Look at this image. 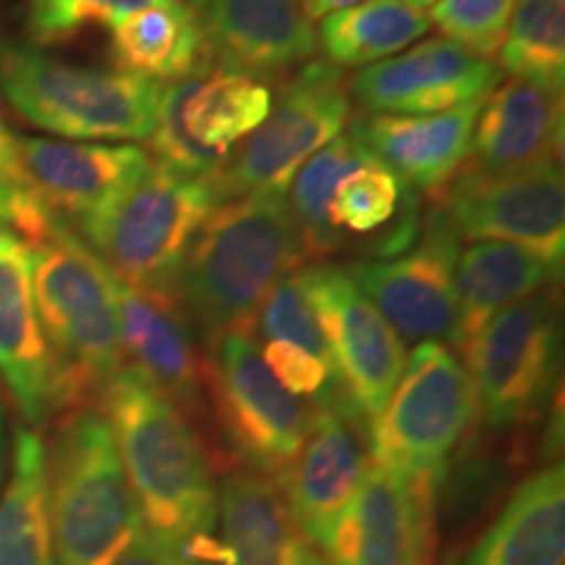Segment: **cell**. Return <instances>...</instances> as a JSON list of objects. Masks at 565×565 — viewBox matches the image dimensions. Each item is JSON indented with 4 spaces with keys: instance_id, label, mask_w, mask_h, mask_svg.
<instances>
[{
    "instance_id": "e0dca14e",
    "label": "cell",
    "mask_w": 565,
    "mask_h": 565,
    "mask_svg": "<svg viewBox=\"0 0 565 565\" xmlns=\"http://www.w3.org/2000/svg\"><path fill=\"white\" fill-rule=\"evenodd\" d=\"M0 380L26 424L58 412L53 356L38 317L30 246L0 228Z\"/></svg>"
},
{
    "instance_id": "4316f807",
    "label": "cell",
    "mask_w": 565,
    "mask_h": 565,
    "mask_svg": "<svg viewBox=\"0 0 565 565\" xmlns=\"http://www.w3.org/2000/svg\"><path fill=\"white\" fill-rule=\"evenodd\" d=\"M0 565H53L47 448L26 424L17 429L11 475L0 490Z\"/></svg>"
},
{
    "instance_id": "52a82bcc",
    "label": "cell",
    "mask_w": 565,
    "mask_h": 565,
    "mask_svg": "<svg viewBox=\"0 0 565 565\" xmlns=\"http://www.w3.org/2000/svg\"><path fill=\"white\" fill-rule=\"evenodd\" d=\"M469 372L448 345L422 341L383 412L370 422L372 463L440 490L448 458L477 416Z\"/></svg>"
},
{
    "instance_id": "8d00e7d4",
    "label": "cell",
    "mask_w": 565,
    "mask_h": 565,
    "mask_svg": "<svg viewBox=\"0 0 565 565\" xmlns=\"http://www.w3.org/2000/svg\"><path fill=\"white\" fill-rule=\"evenodd\" d=\"M113 565H207L196 547L145 532Z\"/></svg>"
},
{
    "instance_id": "ffe728a7",
    "label": "cell",
    "mask_w": 565,
    "mask_h": 565,
    "mask_svg": "<svg viewBox=\"0 0 565 565\" xmlns=\"http://www.w3.org/2000/svg\"><path fill=\"white\" fill-rule=\"evenodd\" d=\"M484 103L429 116L359 113L351 137L398 175L406 186L435 196L471 154V134Z\"/></svg>"
},
{
    "instance_id": "1f68e13d",
    "label": "cell",
    "mask_w": 565,
    "mask_h": 565,
    "mask_svg": "<svg viewBox=\"0 0 565 565\" xmlns=\"http://www.w3.org/2000/svg\"><path fill=\"white\" fill-rule=\"evenodd\" d=\"M412 192V186H406L391 168L372 154L362 168L338 183L333 202H330V221L341 233L349 231L366 236V233L385 228Z\"/></svg>"
},
{
    "instance_id": "d6a6232c",
    "label": "cell",
    "mask_w": 565,
    "mask_h": 565,
    "mask_svg": "<svg viewBox=\"0 0 565 565\" xmlns=\"http://www.w3.org/2000/svg\"><path fill=\"white\" fill-rule=\"evenodd\" d=\"M257 322L270 341L291 343L296 349L315 353L330 370L328 341H324L320 320H317L312 301H309L301 270L288 273L286 278L275 282L273 291L265 296L263 315L257 317ZM330 377H333V370H330Z\"/></svg>"
},
{
    "instance_id": "74e56055",
    "label": "cell",
    "mask_w": 565,
    "mask_h": 565,
    "mask_svg": "<svg viewBox=\"0 0 565 565\" xmlns=\"http://www.w3.org/2000/svg\"><path fill=\"white\" fill-rule=\"evenodd\" d=\"M24 186L19 171V152H17V137L6 124L3 108H0V212L6 204L13 200V194Z\"/></svg>"
},
{
    "instance_id": "e575fe53",
    "label": "cell",
    "mask_w": 565,
    "mask_h": 565,
    "mask_svg": "<svg viewBox=\"0 0 565 565\" xmlns=\"http://www.w3.org/2000/svg\"><path fill=\"white\" fill-rule=\"evenodd\" d=\"M513 6L515 0H437L429 21L440 26L445 40L490 61L503 45Z\"/></svg>"
},
{
    "instance_id": "8fae6325",
    "label": "cell",
    "mask_w": 565,
    "mask_h": 565,
    "mask_svg": "<svg viewBox=\"0 0 565 565\" xmlns=\"http://www.w3.org/2000/svg\"><path fill=\"white\" fill-rule=\"evenodd\" d=\"M301 273L330 349L333 391L328 406L370 427L404 374L406 343L343 267L315 265Z\"/></svg>"
},
{
    "instance_id": "30bf717a",
    "label": "cell",
    "mask_w": 565,
    "mask_h": 565,
    "mask_svg": "<svg viewBox=\"0 0 565 565\" xmlns=\"http://www.w3.org/2000/svg\"><path fill=\"white\" fill-rule=\"evenodd\" d=\"M351 100L343 71L312 61L280 89L252 137L212 175L217 200L246 194H286L303 160L341 134Z\"/></svg>"
},
{
    "instance_id": "9c48e42d",
    "label": "cell",
    "mask_w": 565,
    "mask_h": 565,
    "mask_svg": "<svg viewBox=\"0 0 565 565\" xmlns=\"http://www.w3.org/2000/svg\"><path fill=\"white\" fill-rule=\"evenodd\" d=\"M202 380L225 440L252 471L280 482L312 435L317 404L282 387L249 333L210 341Z\"/></svg>"
},
{
    "instance_id": "7c38bea8",
    "label": "cell",
    "mask_w": 565,
    "mask_h": 565,
    "mask_svg": "<svg viewBox=\"0 0 565 565\" xmlns=\"http://www.w3.org/2000/svg\"><path fill=\"white\" fill-rule=\"evenodd\" d=\"M433 200L461 242L515 244L563 265L565 186L557 162L515 173L463 166Z\"/></svg>"
},
{
    "instance_id": "44dd1931",
    "label": "cell",
    "mask_w": 565,
    "mask_h": 565,
    "mask_svg": "<svg viewBox=\"0 0 565 565\" xmlns=\"http://www.w3.org/2000/svg\"><path fill=\"white\" fill-rule=\"evenodd\" d=\"M207 34L221 68L259 79L309 61L317 51L303 0H207Z\"/></svg>"
},
{
    "instance_id": "6da1fadb",
    "label": "cell",
    "mask_w": 565,
    "mask_h": 565,
    "mask_svg": "<svg viewBox=\"0 0 565 565\" xmlns=\"http://www.w3.org/2000/svg\"><path fill=\"white\" fill-rule=\"evenodd\" d=\"M100 404L145 532L217 557V487L189 414L131 366L110 380Z\"/></svg>"
},
{
    "instance_id": "b9f144b4",
    "label": "cell",
    "mask_w": 565,
    "mask_h": 565,
    "mask_svg": "<svg viewBox=\"0 0 565 565\" xmlns=\"http://www.w3.org/2000/svg\"><path fill=\"white\" fill-rule=\"evenodd\" d=\"M189 6H192V9H204V6H207V0H186Z\"/></svg>"
},
{
    "instance_id": "2e32d148",
    "label": "cell",
    "mask_w": 565,
    "mask_h": 565,
    "mask_svg": "<svg viewBox=\"0 0 565 565\" xmlns=\"http://www.w3.org/2000/svg\"><path fill=\"white\" fill-rule=\"evenodd\" d=\"M17 152L24 186L55 217L79 228L110 210L152 166L150 154L131 145L17 137Z\"/></svg>"
},
{
    "instance_id": "5b68a950",
    "label": "cell",
    "mask_w": 565,
    "mask_h": 565,
    "mask_svg": "<svg viewBox=\"0 0 565 565\" xmlns=\"http://www.w3.org/2000/svg\"><path fill=\"white\" fill-rule=\"evenodd\" d=\"M160 82L61 61L0 40V95L26 124L68 139H150Z\"/></svg>"
},
{
    "instance_id": "4fadbf2b",
    "label": "cell",
    "mask_w": 565,
    "mask_h": 565,
    "mask_svg": "<svg viewBox=\"0 0 565 565\" xmlns=\"http://www.w3.org/2000/svg\"><path fill=\"white\" fill-rule=\"evenodd\" d=\"M461 238L437 207L404 257L351 265L349 278L370 299L401 341H440L454 330L456 263Z\"/></svg>"
},
{
    "instance_id": "d4e9b609",
    "label": "cell",
    "mask_w": 565,
    "mask_h": 565,
    "mask_svg": "<svg viewBox=\"0 0 565 565\" xmlns=\"http://www.w3.org/2000/svg\"><path fill=\"white\" fill-rule=\"evenodd\" d=\"M565 469L550 463L515 487L463 565H563Z\"/></svg>"
},
{
    "instance_id": "f1b7e54d",
    "label": "cell",
    "mask_w": 565,
    "mask_h": 565,
    "mask_svg": "<svg viewBox=\"0 0 565 565\" xmlns=\"http://www.w3.org/2000/svg\"><path fill=\"white\" fill-rule=\"evenodd\" d=\"M429 17L404 0H366L320 21L317 45L333 66H372L393 58L429 30Z\"/></svg>"
},
{
    "instance_id": "7a4b0ae2",
    "label": "cell",
    "mask_w": 565,
    "mask_h": 565,
    "mask_svg": "<svg viewBox=\"0 0 565 565\" xmlns=\"http://www.w3.org/2000/svg\"><path fill=\"white\" fill-rule=\"evenodd\" d=\"M307 252L286 194H246L210 212L183 259L175 296L207 341L249 333L273 286Z\"/></svg>"
},
{
    "instance_id": "836d02e7",
    "label": "cell",
    "mask_w": 565,
    "mask_h": 565,
    "mask_svg": "<svg viewBox=\"0 0 565 565\" xmlns=\"http://www.w3.org/2000/svg\"><path fill=\"white\" fill-rule=\"evenodd\" d=\"M168 0H30L26 30L40 45L66 42L89 26H110L129 13Z\"/></svg>"
},
{
    "instance_id": "4dcf8cb0",
    "label": "cell",
    "mask_w": 565,
    "mask_h": 565,
    "mask_svg": "<svg viewBox=\"0 0 565 565\" xmlns=\"http://www.w3.org/2000/svg\"><path fill=\"white\" fill-rule=\"evenodd\" d=\"M500 66L513 79L563 92L565 84V0H515Z\"/></svg>"
},
{
    "instance_id": "60d3db41",
    "label": "cell",
    "mask_w": 565,
    "mask_h": 565,
    "mask_svg": "<svg viewBox=\"0 0 565 565\" xmlns=\"http://www.w3.org/2000/svg\"><path fill=\"white\" fill-rule=\"evenodd\" d=\"M404 3H408V6H414V9L424 11V9H433L437 0H404Z\"/></svg>"
},
{
    "instance_id": "f35d334b",
    "label": "cell",
    "mask_w": 565,
    "mask_h": 565,
    "mask_svg": "<svg viewBox=\"0 0 565 565\" xmlns=\"http://www.w3.org/2000/svg\"><path fill=\"white\" fill-rule=\"evenodd\" d=\"M362 3H366V0H303V13H307L309 21H322L324 17H330V13L353 9V6Z\"/></svg>"
},
{
    "instance_id": "484cf974",
    "label": "cell",
    "mask_w": 565,
    "mask_h": 565,
    "mask_svg": "<svg viewBox=\"0 0 565 565\" xmlns=\"http://www.w3.org/2000/svg\"><path fill=\"white\" fill-rule=\"evenodd\" d=\"M210 42L186 0L147 6L110 26V58L118 71L150 82H181L210 71Z\"/></svg>"
},
{
    "instance_id": "d6986e66",
    "label": "cell",
    "mask_w": 565,
    "mask_h": 565,
    "mask_svg": "<svg viewBox=\"0 0 565 565\" xmlns=\"http://www.w3.org/2000/svg\"><path fill=\"white\" fill-rule=\"evenodd\" d=\"M351 424L338 408L317 404L312 435L278 482L294 521L322 553L366 471V456Z\"/></svg>"
},
{
    "instance_id": "603a6c76",
    "label": "cell",
    "mask_w": 565,
    "mask_h": 565,
    "mask_svg": "<svg viewBox=\"0 0 565 565\" xmlns=\"http://www.w3.org/2000/svg\"><path fill=\"white\" fill-rule=\"evenodd\" d=\"M563 97L540 84L511 79L479 108L471 162L482 173H515L561 160Z\"/></svg>"
},
{
    "instance_id": "ba28073f",
    "label": "cell",
    "mask_w": 565,
    "mask_h": 565,
    "mask_svg": "<svg viewBox=\"0 0 565 565\" xmlns=\"http://www.w3.org/2000/svg\"><path fill=\"white\" fill-rule=\"evenodd\" d=\"M561 307L553 288L526 296L484 322L461 356L487 427L505 433L545 414L561 380Z\"/></svg>"
},
{
    "instance_id": "cb8c5ba5",
    "label": "cell",
    "mask_w": 565,
    "mask_h": 565,
    "mask_svg": "<svg viewBox=\"0 0 565 565\" xmlns=\"http://www.w3.org/2000/svg\"><path fill=\"white\" fill-rule=\"evenodd\" d=\"M563 275V265L550 263L524 246L503 242H479L458 252L456 296L458 312L448 341L458 353L469 349L475 335L500 309L550 291Z\"/></svg>"
},
{
    "instance_id": "3957f363",
    "label": "cell",
    "mask_w": 565,
    "mask_h": 565,
    "mask_svg": "<svg viewBox=\"0 0 565 565\" xmlns=\"http://www.w3.org/2000/svg\"><path fill=\"white\" fill-rule=\"evenodd\" d=\"M30 246V244H26ZM38 317L55 370L58 412L89 406L126 366L105 265L87 242L58 223L30 246Z\"/></svg>"
},
{
    "instance_id": "9a60e30c",
    "label": "cell",
    "mask_w": 565,
    "mask_h": 565,
    "mask_svg": "<svg viewBox=\"0 0 565 565\" xmlns=\"http://www.w3.org/2000/svg\"><path fill=\"white\" fill-rule=\"evenodd\" d=\"M500 82V68L454 40H424L412 51L372 63L353 76L349 89L359 105L393 116H429L484 103Z\"/></svg>"
},
{
    "instance_id": "ab89813d",
    "label": "cell",
    "mask_w": 565,
    "mask_h": 565,
    "mask_svg": "<svg viewBox=\"0 0 565 565\" xmlns=\"http://www.w3.org/2000/svg\"><path fill=\"white\" fill-rule=\"evenodd\" d=\"M9 416H6L3 395H0V490L6 484V471H9Z\"/></svg>"
},
{
    "instance_id": "f546056e",
    "label": "cell",
    "mask_w": 565,
    "mask_h": 565,
    "mask_svg": "<svg viewBox=\"0 0 565 565\" xmlns=\"http://www.w3.org/2000/svg\"><path fill=\"white\" fill-rule=\"evenodd\" d=\"M370 158L372 154L351 134L349 137L338 134L294 175L291 186H288L294 189V200L288 204H291L307 259H322L345 244L343 233L330 221V202H333L338 183L356 168H362Z\"/></svg>"
},
{
    "instance_id": "8992f818",
    "label": "cell",
    "mask_w": 565,
    "mask_h": 565,
    "mask_svg": "<svg viewBox=\"0 0 565 565\" xmlns=\"http://www.w3.org/2000/svg\"><path fill=\"white\" fill-rule=\"evenodd\" d=\"M217 202L212 179L150 166L110 210L82 225L79 236L126 286L179 301L181 265Z\"/></svg>"
},
{
    "instance_id": "ac0fdd59",
    "label": "cell",
    "mask_w": 565,
    "mask_h": 565,
    "mask_svg": "<svg viewBox=\"0 0 565 565\" xmlns=\"http://www.w3.org/2000/svg\"><path fill=\"white\" fill-rule=\"evenodd\" d=\"M105 282L116 309L124 359H131L126 366L160 387L168 398L186 408V414L194 412L200 406L202 362L186 309L179 301L126 286L108 265Z\"/></svg>"
},
{
    "instance_id": "d590c367",
    "label": "cell",
    "mask_w": 565,
    "mask_h": 565,
    "mask_svg": "<svg viewBox=\"0 0 565 565\" xmlns=\"http://www.w3.org/2000/svg\"><path fill=\"white\" fill-rule=\"evenodd\" d=\"M263 359L270 366L275 380L296 398H312L315 404H328L333 377H330L328 364L317 359L315 353L296 349L291 343L270 341L263 351Z\"/></svg>"
},
{
    "instance_id": "277c9868",
    "label": "cell",
    "mask_w": 565,
    "mask_h": 565,
    "mask_svg": "<svg viewBox=\"0 0 565 565\" xmlns=\"http://www.w3.org/2000/svg\"><path fill=\"white\" fill-rule=\"evenodd\" d=\"M53 565H113L145 534L137 494L100 408L63 416L47 450Z\"/></svg>"
},
{
    "instance_id": "5bb4252c",
    "label": "cell",
    "mask_w": 565,
    "mask_h": 565,
    "mask_svg": "<svg viewBox=\"0 0 565 565\" xmlns=\"http://www.w3.org/2000/svg\"><path fill=\"white\" fill-rule=\"evenodd\" d=\"M437 487L366 466L324 553L330 565H433Z\"/></svg>"
},
{
    "instance_id": "7402d4cb",
    "label": "cell",
    "mask_w": 565,
    "mask_h": 565,
    "mask_svg": "<svg viewBox=\"0 0 565 565\" xmlns=\"http://www.w3.org/2000/svg\"><path fill=\"white\" fill-rule=\"evenodd\" d=\"M225 565H330L320 547L301 532L278 482L257 471H233L217 490Z\"/></svg>"
},
{
    "instance_id": "83f0119b",
    "label": "cell",
    "mask_w": 565,
    "mask_h": 565,
    "mask_svg": "<svg viewBox=\"0 0 565 565\" xmlns=\"http://www.w3.org/2000/svg\"><path fill=\"white\" fill-rule=\"evenodd\" d=\"M273 108V95L263 79L217 68L189 76L181 121L189 139L202 150L228 158L231 147L259 129Z\"/></svg>"
}]
</instances>
